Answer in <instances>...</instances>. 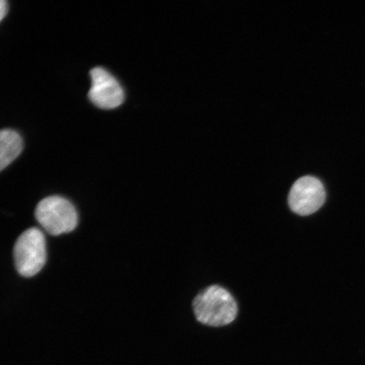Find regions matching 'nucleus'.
Returning a JSON list of instances; mask_svg holds the SVG:
<instances>
[{"label": "nucleus", "mask_w": 365, "mask_h": 365, "mask_svg": "<svg viewBox=\"0 0 365 365\" xmlns=\"http://www.w3.org/2000/svg\"><path fill=\"white\" fill-rule=\"evenodd\" d=\"M195 319L202 325L222 327L238 318L240 307L234 294L225 287L212 284L200 290L192 301Z\"/></svg>", "instance_id": "nucleus-1"}, {"label": "nucleus", "mask_w": 365, "mask_h": 365, "mask_svg": "<svg viewBox=\"0 0 365 365\" xmlns=\"http://www.w3.org/2000/svg\"><path fill=\"white\" fill-rule=\"evenodd\" d=\"M35 216L49 235L58 236L75 230L78 214L74 205L61 196H49L38 203Z\"/></svg>", "instance_id": "nucleus-2"}, {"label": "nucleus", "mask_w": 365, "mask_h": 365, "mask_svg": "<svg viewBox=\"0 0 365 365\" xmlns=\"http://www.w3.org/2000/svg\"><path fill=\"white\" fill-rule=\"evenodd\" d=\"M326 200L322 182L313 176H304L297 180L287 196V205L297 215L307 217L317 212Z\"/></svg>", "instance_id": "nucleus-4"}, {"label": "nucleus", "mask_w": 365, "mask_h": 365, "mask_svg": "<svg viewBox=\"0 0 365 365\" xmlns=\"http://www.w3.org/2000/svg\"><path fill=\"white\" fill-rule=\"evenodd\" d=\"M90 75L91 88L88 96L91 103L103 109L120 106L125 99L124 91L110 73L97 67L91 71Z\"/></svg>", "instance_id": "nucleus-5"}, {"label": "nucleus", "mask_w": 365, "mask_h": 365, "mask_svg": "<svg viewBox=\"0 0 365 365\" xmlns=\"http://www.w3.org/2000/svg\"><path fill=\"white\" fill-rule=\"evenodd\" d=\"M8 11V4L4 0H0V21L6 16Z\"/></svg>", "instance_id": "nucleus-7"}, {"label": "nucleus", "mask_w": 365, "mask_h": 365, "mask_svg": "<svg viewBox=\"0 0 365 365\" xmlns=\"http://www.w3.org/2000/svg\"><path fill=\"white\" fill-rule=\"evenodd\" d=\"M16 270L21 276L31 277L42 270L47 261V247L43 232L36 227L26 230L14 247Z\"/></svg>", "instance_id": "nucleus-3"}, {"label": "nucleus", "mask_w": 365, "mask_h": 365, "mask_svg": "<svg viewBox=\"0 0 365 365\" xmlns=\"http://www.w3.org/2000/svg\"><path fill=\"white\" fill-rule=\"evenodd\" d=\"M24 144L21 136L12 130H0V172L21 153Z\"/></svg>", "instance_id": "nucleus-6"}]
</instances>
